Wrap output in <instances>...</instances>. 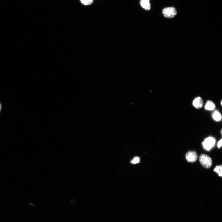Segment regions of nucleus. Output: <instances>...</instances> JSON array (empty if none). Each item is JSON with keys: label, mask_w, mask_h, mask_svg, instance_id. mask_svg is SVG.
<instances>
[{"label": "nucleus", "mask_w": 222, "mask_h": 222, "mask_svg": "<svg viewBox=\"0 0 222 222\" xmlns=\"http://www.w3.org/2000/svg\"><path fill=\"white\" fill-rule=\"evenodd\" d=\"M215 139L212 137H209L204 139L202 145L204 149L207 151H210L215 146Z\"/></svg>", "instance_id": "obj_1"}, {"label": "nucleus", "mask_w": 222, "mask_h": 222, "mask_svg": "<svg viewBox=\"0 0 222 222\" xmlns=\"http://www.w3.org/2000/svg\"><path fill=\"white\" fill-rule=\"evenodd\" d=\"M215 108L216 105L215 103L211 101H208L205 106V109L208 110H213Z\"/></svg>", "instance_id": "obj_6"}, {"label": "nucleus", "mask_w": 222, "mask_h": 222, "mask_svg": "<svg viewBox=\"0 0 222 222\" xmlns=\"http://www.w3.org/2000/svg\"><path fill=\"white\" fill-rule=\"evenodd\" d=\"M82 3L85 5H89L91 4L93 0H80Z\"/></svg>", "instance_id": "obj_11"}, {"label": "nucleus", "mask_w": 222, "mask_h": 222, "mask_svg": "<svg viewBox=\"0 0 222 222\" xmlns=\"http://www.w3.org/2000/svg\"><path fill=\"white\" fill-rule=\"evenodd\" d=\"M140 162V158L138 156H136L134 157L133 158V159L130 162L133 164H135L139 163Z\"/></svg>", "instance_id": "obj_10"}, {"label": "nucleus", "mask_w": 222, "mask_h": 222, "mask_svg": "<svg viewBox=\"0 0 222 222\" xmlns=\"http://www.w3.org/2000/svg\"><path fill=\"white\" fill-rule=\"evenodd\" d=\"M222 165L216 166L214 170V171L218 173V175L220 177L222 175Z\"/></svg>", "instance_id": "obj_9"}, {"label": "nucleus", "mask_w": 222, "mask_h": 222, "mask_svg": "<svg viewBox=\"0 0 222 222\" xmlns=\"http://www.w3.org/2000/svg\"><path fill=\"white\" fill-rule=\"evenodd\" d=\"M212 117L214 120L216 121H220L221 120V115L218 110H215L213 113Z\"/></svg>", "instance_id": "obj_8"}, {"label": "nucleus", "mask_w": 222, "mask_h": 222, "mask_svg": "<svg viewBox=\"0 0 222 222\" xmlns=\"http://www.w3.org/2000/svg\"><path fill=\"white\" fill-rule=\"evenodd\" d=\"M203 101L199 97L195 98L193 101L192 104L197 109H200L203 106Z\"/></svg>", "instance_id": "obj_5"}, {"label": "nucleus", "mask_w": 222, "mask_h": 222, "mask_svg": "<svg viewBox=\"0 0 222 222\" xmlns=\"http://www.w3.org/2000/svg\"><path fill=\"white\" fill-rule=\"evenodd\" d=\"M222 140L221 139L220 140L219 142H218L217 143V147L218 148H220L222 146Z\"/></svg>", "instance_id": "obj_12"}, {"label": "nucleus", "mask_w": 222, "mask_h": 222, "mask_svg": "<svg viewBox=\"0 0 222 222\" xmlns=\"http://www.w3.org/2000/svg\"><path fill=\"white\" fill-rule=\"evenodd\" d=\"M162 12L165 17L169 18L174 17L177 14V11L175 9L171 7L164 8L162 10Z\"/></svg>", "instance_id": "obj_3"}, {"label": "nucleus", "mask_w": 222, "mask_h": 222, "mask_svg": "<svg viewBox=\"0 0 222 222\" xmlns=\"http://www.w3.org/2000/svg\"><path fill=\"white\" fill-rule=\"evenodd\" d=\"M1 108H2V105H1V103L0 102V112L1 110Z\"/></svg>", "instance_id": "obj_13"}, {"label": "nucleus", "mask_w": 222, "mask_h": 222, "mask_svg": "<svg viewBox=\"0 0 222 222\" xmlns=\"http://www.w3.org/2000/svg\"><path fill=\"white\" fill-rule=\"evenodd\" d=\"M185 157L188 162L193 163L197 160L198 155L195 151H189L186 154Z\"/></svg>", "instance_id": "obj_4"}, {"label": "nucleus", "mask_w": 222, "mask_h": 222, "mask_svg": "<svg viewBox=\"0 0 222 222\" xmlns=\"http://www.w3.org/2000/svg\"><path fill=\"white\" fill-rule=\"evenodd\" d=\"M199 160L202 165L204 168H209L212 165V160L211 158L208 155L201 154L199 157Z\"/></svg>", "instance_id": "obj_2"}, {"label": "nucleus", "mask_w": 222, "mask_h": 222, "mask_svg": "<svg viewBox=\"0 0 222 222\" xmlns=\"http://www.w3.org/2000/svg\"><path fill=\"white\" fill-rule=\"evenodd\" d=\"M140 4L145 10H149L150 9V5L149 0H140Z\"/></svg>", "instance_id": "obj_7"}]
</instances>
